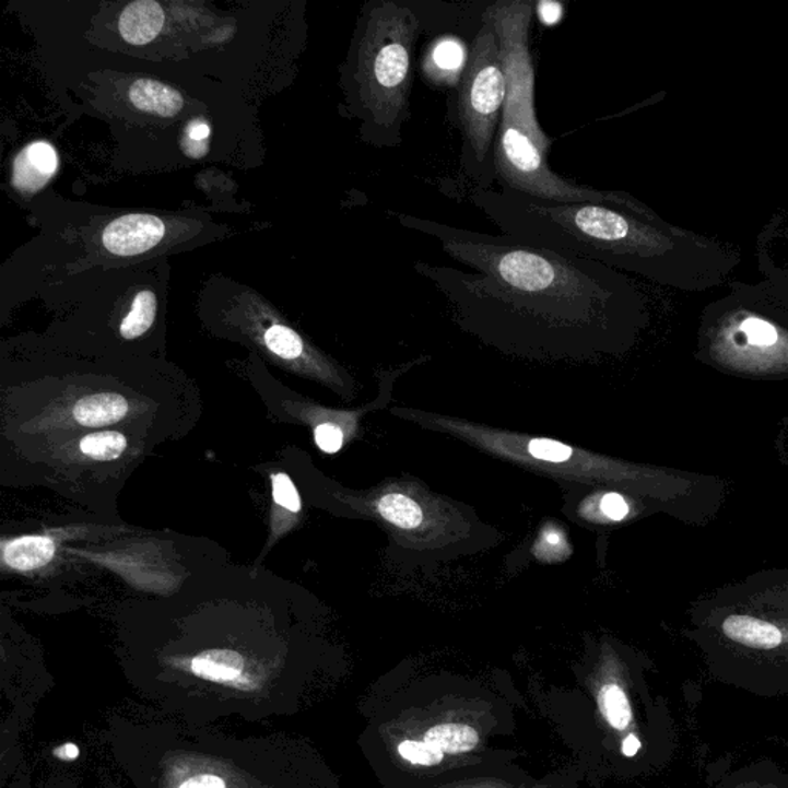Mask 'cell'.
Here are the masks:
<instances>
[{"label": "cell", "mask_w": 788, "mask_h": 788, "mask_svg": "<svg viewBox=\"0 0 788 788\" xmlns=\"http://www.w3.org/2000/svg\"><path fill=\"white\" fill-rule=\"evenodd\" d=\"M403 228L432 237L467 270L416 262L463 322L497 331H601L637 304L621 271L515 237L395 214Z\"/></svg>", "instance_id": "cell-1"}, {"label": "cell", "mask_w": 788, "mask_h": 788, "mask_svg": "<svg viewBox=\"0 0 788 788\" xmlns=\"http://www.w3.org/2000/svg\"><path fill=\"white\" fill-rule=\"evenodd\" d=\"M102 734L134 788H319L310 749L282 731L239 738L150 707L113 710Z\"/></svg>", "instance_id": "cell-2"}, {"label": "cell", "mask_w": 788, "mask_h": 788, "mask_svg": "<svg viewBox=\"0 0 788 788\" xmlns=\"http://www.w3.org/2000/svg\"><path fill=\"white\" fill-rule=\"evenodd\" d=\"M467 199L504 235L661 281L671 243L666 225L635 198L624 203L541 201L471 187Z\"/></svg>", "instance_id": "cell-3"}, {"label": "cell", "mask_w": 788, "mask_h": 788, "mask_svg": "<svg viewBox=\"0 0 788 788\" xmlns=\"http://www.w3.org/2000/svg\"><path fill=\"white\" fill-rule=\"evenodd\" d=\"M534 10L537 3L531 0H497L482 13L499 37L507 79V96L493 153L496 184L541 201L616 202L618 191L584 187L556 175L550 167L553 141L539 124L537 70L530 52Z\"/></svg>", "instance_id": "cell-4"}, {"label": "cell", "mask_w": 788, "mask_h": 788, "mask_svg": "<svg viewBox=\"0 0 788 788\" xmlns=\"http://www.w3.org/2000/svg\"><path fill=\"white\" fill-rule=\"evenodd\" d=\"M422 21L409 3L372 0L361 11L344 68L346 109L373 149L403 145L411 120L414 50Z\"/></svg>", "instance_id": "cell-5"}, {"label": "cell", "mask_w": 788, "mask_h": 788, "mask_svg": "<svg viewBox=\"0 0 788 788\" xmlns=\"http://www.w3.org/2000/svg\"><path fill=\"white\" fill-rule=\"evenodd\" d=\"M481 21L448 116L461 133V168L473 184L471 187L492 188L496 184L493 153L507 96V79L495 26L485 19Z\"/></svg>", "instance_id": "cell-6"}, {"label": "cell", "mask_w": 788, "mask_h": 788, "mask_svg": "<svg viewBox=\"0 0 788 788\" xmlns=\"http://www.w3.org/2000/svg\"><path fill=\"white\" fill-rule=\"evenodd\" d=\"M165 221L152 214H126L102 232V247L119 258H134L153 250L167 237Z\"/></svg>", "instance_id": "cell-7"}, {"label": "cell", "mask_w": 788, "mask_h": 788, "mask_svg": "<svg viewBox=\"0 0 788 788\" xmlns=\"http://www.w3.org/2000/svg\"><path fill=\"white\" fill-rule=\"evenodd\" d=\"M59 157L48 142H33L14 161L13 180L19 190L34 193L58 172Z\"/></svg>", "instance_id": "cell-8"}, {"label": "cell", "mask_w": 788, "mask_h": 788, "mask_svg": "<svg viewBox=\"0 0 788 788\" xmlns=\"http://www.w3.org/2000/svg\"><path fill=\"white\" fill-rule=\"evenodd\" d=\"M164 10L153 0H139L124 9L119 17V33L130 45H146L156 39L164 26Z\"/></svg>", "instance_id": "cell-9"}, {"label": "cell", "mask_w": 788, "mask_h": 788, "mask_svg": "<svg viewBox=\"0 0 788 788\" xmlns=\"http://www.w3.org/2000/svg\"><path fill=\"white\" fill-rule=\"evenodd\" d=\"M128 99L139 111L160 118H176L184 109V97L172 86L153 79H138L128 89Z\"/></svg>", "instance_id": "cell-10"}, {"label": "cell", "mask_w": 788, "mask_h": 788, "mask_svg": "<svg viewBox=\"0 0 788 788\" xmlns=\"http://www.w3.org/2000/svg\"><path fill=\"white\" fill-rule=\"evenodd\" d=\"M467 56L469 51L466 50V45L459 43L455 36L440 37L430 47L424 60V73L439 85L448 84L450 77H455L459 82Z\"/></svg>", "instance_id": "cell-11"}, {"label": "cell", "mask_w": 788, "mask_h": 788, "mask_svg": "<svg viewBox=\"0 0 788 788\" xmlns=\"http://www.w3.org/2000/svg\"><path fill=\"white\" fill-rule=\"evenodd\" d=\"M722 630L731 640L746 647L772 650L783 643V633L776 625L744 614L727 618Z\"/></svg>", "instance_id": "cell-12"}, {"label": "cell", "mask_w": 788, "mask_h": 788, "mask_svg": "<svg viewBox=\"0 0 788 788\" xmlns=\"http://www.w3.org/2000/svg\"><path fill=\"white\" fill-rule=\"evenodd\" d=\"M127 413V399L116 393L86 396L74 407V420L84 427L115 425L122 421Z\"/></svg>", "instance_id": "cell-13"}, {"label": "cell", "mask_w": 788, "mask_h": 788, "mask_svg": "<svg viewBox=\"0 0 788 788\" xmlns=\"http://www.w3.org/2000/svg\"><path fill=\"white\" fill-rule=\"evenodd\" d=\"M56 553L55 542L45 537H24L13 539L3 545V561L16 571H34L52 560Z\"/></svg>", "instance_id": "cell-14"}, {"label": "cell", "mask_w": 788, "mask_h": 788, "mask_svg": "<svg viewBox=\"0 0 788 788\" xmlns=\"http://www.w3.org/2000/svg\"><path fill=\"white\" fill-rule=\"evenodd\" d=\"M157 315V296L152 290L145 289L136 293L131 301L130 311L120 322V336L128 341L141 338L152 328Z\"/></svg>", "instance_id": "cell-15"}, {"label": "cell", "mask_w": 788, "mask_h": 788, "mask_svg": "<svg viewBox=\"0 0 788 788\" xmlns=\"http://www.w3.org/2000/svg\"><path fill=\"white\" fill-rule=\"evenodd\" d=\"M424 741L439 746L444 753L459 755L471 752L478 745L479 734L473 727L466 724H443L428 730Z\"/></svg>", "instance_id": "cell-16"}, {"label": "cell", "mask_w": 788, "mask_h": 788, "mask_svg": "<svg viewBox=\"0 0 788 788\" xmlns=\"http://www.w3.org/2000/svg\"><path fill=\"white\" fill-rule=\"evenodd\" d=\"M378 511L387 522L402 530L417 529L424 520L420 504L401 493H390L380 497Z\"/></svg>", "instance_id": "cell-17"}, {"label": "cell", "mask_w": 788, "mask_h": 788, "mask_svg": "<svg viewBox=\"0 0 788 788\" xmlns=\"http://www.w3.org/2000/svg\"><path fill=\"white\" fill-rule=\"evenodd\" d=\"M126 436L118 432H102L85 436L81 440V451L94 461H115L126 451Z\"/></svg>", "instance_id": "cell-18"}, {"label": "cell", "mask_w": 788, "mask_h": 788, "mask_svg": "<svg viewBox=\"0 0 788 788\" xmlns=\"http://www.w3.org/2000/svg\"><path fill=\"white\" fill-rule=\"evenodd\" d=\"M263 342L271 353L285 361L297 360L304 353V341L301 336L292 328L281 326V324H274L267 328Z\"/></svg>", "instance_id": "cell-19"}, {"label": "cell", "mask_w": 788, "mask_h": 788, "mask_svg": "<svg viewBox=\"0 0 788 788\" xmlns=\"http://www.w3.org/2000/svg\"><path fill=\"white\" fill-rule=\"evenodd\" d=\"M599 707L607 721L616 730H624L632 721V708L627 696L618 685H605L599 693Z\"/></svg>", "instance_id": "cell-20"}, {"label": "cell", "mask_w": 788, "mask_h": 788, "mask_svg": "<svg viewBox=\"0 0 788 788\" xmlns=\"http://www.w3.org/2000/svg\"><path fill=\"white\" fill-rule=\"evenodd\" d=\"M399 753L403 760L417 765H427V767L439 764L444 757L443 750L427 741H403L399 745Z\"/></svg>", "instance_id": "cell-21"}, {"label": "cell", "mask_w": 788, "mask_h": 788, "mask_svg": "<svg viewBox=\"0 0 788 788\" xmlns=\"http://www.w3.org/2000/svg\"><path fill=\"white\" fill-rule=\"evenodd\" d=\"M7 788H33L32 786V772H30L28 763L24 757L17 771L11 776L9 786ZM43 788H79L77 779L71 778L68 775H51L50 778L45 780Z\"/></svg>", "instance_id": "cell-22"}, {"label": "cell", "mask_w": 788, "mask_h": 788, "mask_svg": "<svg viewBox=\"0 0 788 788\" xmlns=\"http://www.w3.org/2000/svg\"><path fill=\"white\" fill-rule=\"evenodd\" d=\"M746 342L756 346H772L778 342V330L767 320L749 318L741 324Z\"/></svg>", "instance_id": "cell-23"}, {"label": "cell", "mask_w": 788, "mask_h": 788, "mask_svg": "<svg viewBox=\"0 0 788 788\" xmlns=\"http://www.w3.org/2000/svg\"><path fill=\"white\" fill-rule=\"evenodd\" d=\"M529 454L541 461L560 463L572 458L573 448L552 439H533L529 444Z\"/></svg>", "instance_id": "cell-24"}, {"label": "cell", "mask_w": 788, "mask_h": 788, "mask_svg": "<svg viewBox=\"0 0 788 788\" xmlns=\"http://www.w3.org/2000/svg\"><path fill=\"white\" fill-rule=\"evenodd\" d=\"M273 496L277 504L286 510L297 513L301 510V497L294 486L292 479L285 473H279L273 477Z\"/></svg>", "instance_id": "cell-25"}, {"label": "cell", "mask_w": 788, "mask_h": 788, "mask_svg": "<svg viewBox=\"0 0 788 788\" xmlns=\"http://www.w3.org/2000/svg\"><path fill=\"white\" fill-rule=\"evenodd\" d=\"M315 440L324 454H338L344 444V433L334 424H320L315 430Z\"/></svg>", "instance_id": "cell-26"}, {"label": "cell", "mask_w": 788, "mask_h": 788, "mask_svg": "<svg viewBox=\"0 0 788 788\" xmlns=\"http://www.w3.org/2000/svg\"><path fill=\"white\" fill-rule=\"evenodd\" d=\"M211 133L209 124L193 122L187 127L185 136H187V145L185 150L191 157H201L207 153V139Z\"/></svg>", "instance_id": "cell-27"}, {"label": "cell", "mask_w": 788, "mask_h": 788, "mask_svg": "<svg viewBox=\"0 0 788 788\" xmlns=\"http://www.w3.org/2000/svg\"><path fill=\"white\" fill-rule=\"evenodd\" d=\"M601 508L607 518L612 520H622L628 515V504L618 493H609L602 497Z\"/></svg>", "instance_id": "cell-28"}, {"label": "cell", "mask_w": 788, "mask_h": 788, "mask_svg": "<svg viewBox=\"0 0 788 788\" xmlns=\"http://www.w3.org/2000/svg\"><path fill=\"white\" fill-rule=\"evenodd\" d=\"M639 739L633 737V734H630V737L625 739L624 744H622V753H624V755L628 757L635 756L636 753L639 752Z\"/></svg>", "instance_id": "cell-29"}]
</instances>
